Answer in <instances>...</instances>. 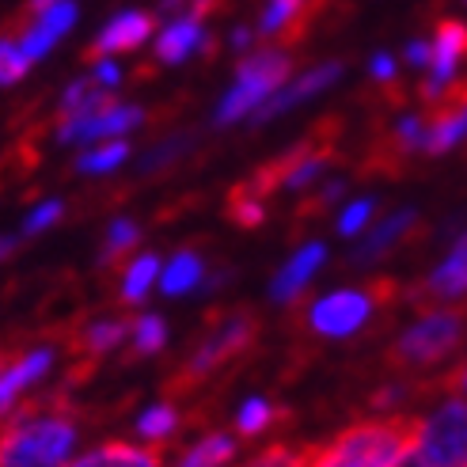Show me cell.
Segmentation results:
<instances>
[{"instance_id":"obj_1","label":"cell","mask_w":467,"mask_h":467,"mask_svg":"<svg viewBox=\"0 0 467 467\" xmlns=\"http://www.w3.org/2000/svg\"><path fill=\"white\" fill-rule=\"evenodd\" d=\"M77 449V422L61 400H35L0 430V467H65Z\"/></svg>"},{"instance_id":"obj_2","label":"cell","mask_w":467,"mask_h":467,"mask_svg":"<svg viewBox=\"0 0 467 467\" xmlns=\"http://www.w3.org/2000/svg\"><path fill=\"white\" fill-rule=\"evenodd\" d=\"M414 418H380L358 422L338 433L331 445L316 449L308 467H391V460L414 445Z\"/></svg>"},{"instance_id":"obj_3","label":"cell","mask_w":467,"mask_h":467,"mask_svg":"<svg viewBox=\"0 0 467 467\" xmlns=\"http://www.w3.org/2000/svg\"><path fill=\"white\" fill-rule=\"evenodd\" d=\"M293 73V54L282 50V46H270V50H259L240 61L236 68V84L228 88V96L221 99L213 122L217 126H232L240 119H251L254 110H259L277 88H285Z\"/></svg>"},{"instance_id":"obj_4","label":"cell","mask_w":467,"mask_h":467,"mask_svg":"<svg viewBox=\"0 0 467 467\" xmlns=\"http://www.w3.org/2000/svg\"><path fill=\"white\" fill-rule=\"evenodd\" d=\"M254 335H259V319H254L251 312L236 308V312H228L221 316L213 327H209V335L198 342V349L191 358H186V365L171 377L168 391H186V388H198L205 377H213L217 368H224L228 361H236L240 354H247Z\"/></svg>"},{"instance_id":"obj_5","label":"cell","mask_w":467,"mask_h":467,"mask_svg":"<svg viewBox=\"0 0 467 467\" xmlns=\"http://www.w3.org/2000/svg\"><path fill=\"white\" fill-rule=\"evenodd\" d=\"M395 293L400 289H395V282H388V277H377V282H368L365 289H338L308 308V327L323 338H346V335L361 331L368 316L380 305H388Z\"/></svg>"},{"instance_id":"obj_6","label":"cell","mask_w":467,"mask_h":467,"mask_svg":"<svg viewBox=\"0 0 467 467\" xmlns=\"http://www.w3.org/2000/svg\"><path fill=\"white\" fill-rule=\"evenodd\" d=\"M463 327H467L463 312H426L414 327H407V331L395 338L388 361L403 365V368L433 365V361H441L460 346Z\"/></svg>"},{"instance_id":"obj_7","label":"cell","mask_w":467,"mask_h":467,"mask_svg":"<svg viewBox=\"0 0 467 467\" xmlns=\"http://www.w3.org/2000/svg\"><path fill=\"white\" fill-rule=\"evenodd\" d=\"M414 449L433 467H467V400L441 403L414 430Z\"/></svg>"},{"instance_id":"obj_8","label":"cell","mask_w":467,"mask_h":467,"mask_svg":"<svg viewBox=\"0 0 467 467\" xmlns=\"http://www.w3.org/2000/svg\"><path fill=\"white\" fill-rule=\"evenodd\" d=\"M342 73H346V65H342V61H323V65L308 68V73H300L293 84L277 88L274 96L251 114V126H266V122H274V119H282V114H289L293 107L316 99L319 91H327L331 84H338V80H342Z\"/></svg>"},{"instance_id":"obj_9","label":"cell","mask_w":467,"mask_h":467,"mask_svg":"<svg viewBox=\"0 0 467 467\" xmlns=\"http://www.w3.org/2000/svg\"><path fill=\"white\" fill-rule=\"evenodd\" d=\"M54 368V349L35 346L27 354H0V418L19 407V395Z\"/></svg>"},{"instance_id":"obj_10","label":"cell","mask_w":467,"mask_h":467,"mask_svg":"<svg viewBox=\"0 0 467 467\" xmlns=\"http://www.w3.org/2000/svg\"><path fill=\"white\" fill-rule=\"evenodd\" d=\"M437 38H433V73L422 80V88H418V99H433L441 88L445 84H452L456 80V65L467 57V23H460V19H441L437 23V31H433Z\"/></svg>"},{"instance_id":"obj_11","label":"cell","mask_w":467,"mask_h":467,"mask_svg":"<svg viewBox=\"0 0 467 467\" xmlns=\"http://www.w3.org/2000/svg\"><path fill=\"white\" fill-rule=\"evenodd\" d=\"M149 35H156V12H122L114 16L107 27L96 35V42L84 50V61H103V57H114V54H130L137 46H145Z\"/></svg>"},{"instance_id":"obj_12","label":"cell","mask_w":467,"mask_h":467,"mask_svg":"<svg viewBox=\"0 0 467 467\" xmlns=\"http://www.w3.org/2000/svg\"><path fill=\"white\" fill-rule=\"evenodd\" d=\"M323 259H327V247L323 244H305L282 270L274 274L270 296L277 300V305H289V300H296L300 293L308 289V282L316 277V270L323 266Z\"/></svg>"},{"instance_id":"obj_13","label":"cell","mask_w":467,"mask_h":467,"mask_svg":"<svg viewBox=\"0 0 467 467\" xmlns=\"http://www.w3.org/2000/svg\"><path fill=\"white\" fill-rule=\"evenodd\" d=\"M414 296L418 300H460V296H467V232L452 244L449 259L426 277L422 289Z\"/></svg>"},{"instance_id":"obj_14","label":"cell","mask_w":467,"mask_h":467,"mask_svg":"<svg viewBox=\"0 0 467 467\" xmlns=\"http://www.w3.org/2000/svg\"><path fill=\"white\" fill-rule=\"evenodd\" d=\"M130 335H133V319H126V316H103V319L84 323L80 331L68 338V346H73V354H80L84 361H96V358L110 354L114 346H122Z\"/></svg>"},{"instance_id":"obj_15","label":"cell","mask_w":467,"mask_h":467,"mask_svg":"<svg viewBox=\"0 0 467 467\" xmlns=\"http://www.w3.org/2000/svg\"><path fill=\"white\" fill-rule=\"evenodd\" d=\"M418 228V209H400V213H391L388 221H380L377 228H372V236L354 251V266H365L372 259H380V254H388L391 247H400L414 236Z\"/></svg>"},{"instance_id":"obj_16","label":"cell","mask_w":467,"mask_h":467,"mask_svg":"<svg viewBox=\"0 0 467 467\" xmlns=\"http://www.w3.org/2000/svg\"><path fill=\"white\" fill-rule=\"evenodd\" d=\"M426 133H422V156H445L467 137V103L449 107V110H433L422 114Z\"/></svg>"},{"instance_id":"obj_17","label":"cell","mask_w":467,"mask_h":467,"mask_svg":"<svg viewBox=\"0 0 467 467\" xmlns=\"http://www.w3.org/2000/svg\"><path fill=\"white\" fill-rule=\"evenodd\" d=\"M114 103H119V99H114L96 77H80V80H73V84L65 88L57 122H68V119H91V114H99V110H107V107H114Z\"/></svg>"},{"instance_id":"obj_18","label":"cell","mask_w":467,"mask_h":467,"mask_svg":"<svg viewBox=\"0 0 467 467\" xmlns=\"http://www.w3.org/2000/svg\"><path fill=\"white\" fill-rule=\"evenodd\" d=\"M163 456L160 449H141V445H126V441H107L96 452H88L65 467H160Z\"/></svg>"},{"instance_id":"obj_19","label":"cell","mask_w":467,"mask_h":467,"mask_svg":"<svg viewBox=\"0 0 467 467\" xmlns=\"http://www.w3.org/2000/svg\"><path fill=\"white\" fill-rule=\"evenodd\" d=\"M205 42H209V35L202 31L198 19H175L171 27L156 38V61L179 65V61H186L191 54H198Z\"/></svg>"},{"instance_id":"obj_20","label":"cell","mask_w":467,"mask_h":467,"mask_svg":"<svg viewBox=\"0 0 467 467\" xmlns=\"http://www.w3.org/2000/svg\"><path fill=\"white\" fill-rule=\"evenodd\" d=\"M202 277H205V266H202V254L191 251V247H182L175 251V259L163 266V277H160V289L168 293V296H182V293H194L202 285Z\"/></svg>"},{"instance_id":"obj_21","label":"cell","mask_w":467,"mask_h":467,"mask_svg":"<svg viewBox=\"0 0 467 467\" xmlns=\"http://www.w3.org/2000/svg\"><path fill=\"white\" fill-rule=\"evenodd\" d=\"M141 240V228H137L130 217H114L107 228V240L99 251V270H126L130 266V251Z\"/></svg>"},{"instance_id":"obj_22","label":"cell","mask_w":467,"mask_h":467,"mask_svg":"<svg viewBox=\"0 0 467 467\" xmlns=\"http://www.w3.org/2000/svg\"><path fill=\"white\" fill-rule=\"evenodd\" d=\"M224 217L236 228H259L266 221V198L244 179V182L232 186L228 198H224Z\"/></svg>"},{"instance_id":"obj_23","label":"cell","mask_w":467,"mask_h":467,"mask_svg":"<svg viewBox=\"0 0 467 467\" xmlns=\"http://www.w3.org/2000/svg\"><path fill=\"white\" fill-rule=\"evenodd\" d=\"M160 277V259L152 251H145V254H137V259L122 270V293H119V300L126 308H137V305H145V296H149V289H152V282Z\"/></svg>"},{"instance_id":"obj_24","label":"cell","mask_w":467,"mask_h":467,"mask_svg":"<svg viewBox=\"0 0 467 467\" xmlns=\"http://www.w3.org/2000/svg\"><path fill=\"white\" fill-rule=\"evenodd\" d=\"M198 145V137L194 133H171L168 141H160L149 149V156L137 163V171L141 175H156V171H168L171 163H179L182 156H191V149Z\"/></svg>"},{"instance_id":"obj_25","label":"cell","mask_w":467,"mask_h":467,"mask_svg":"<svg viewBox=\"0 0 467 467\" xmlns=\"http://www.w3.org/2000/svg\"><path fill=\"white\" fill-rule=\"evenodd\" d=\"M232 456H236V437H228V433H209V437H202L198 445L182 456L179 467H224Z\"/></svg>"},{"instance_id":"obj_26","label":"cell","mask_w":467,"mask_h":467,"mask_svg":"<svg viewBox=\"0 0 467 467\" xmlns=\"http://www.w3.org/2000/svg\"><path fill=\"white\" fill-rule=\"evenodd\" d=\"M312 191H316V186H312ZM342 194H346V182H342V179L323 182L316 194H308L305 202H300V205L293 209V232H300V228H305L308 221H319V217H323L327 209H331V205H335Z\"/></svg>"},{"instance_id":"obj_27","label":"cell","mask_w":467,"mask_h":467,"mask_svg":"<svg viewBox=\"0 0 467 467\" xmlns=\"http://www.w3.org/2000/svg\"><path fill=\"white\" fill-rule=\"evenodd\" d=\"M133 152H130V141H99V149H88L80 160H77V171L80 175H103V171H114L119 163H126Z\"/></svg>"},{"instance_id":"obj_28","label":"cell","mask_w":467,"mask_h":467,"mask_svg":"<svg viewBox=\"0 0 467 467\" xmlns=\"http://www.w3.org/2000/svg\"><path fill=\"white\" fill-rule=\"evenodd\" d=\"M282 418H285V410L274 407L270 400H247L240 407V414H236V430H240V437H259L270 426L282 422Z\"/></svg>"},{"instance_id":"obj_29","label":"cell","mask_w":467,"mask_h":467,"mask_svg":"<svg viewBox=\"0 0 467 467\" xmlns=\"http://www.w3.org/2000/svg\"><path fill=\"white\" fill-rule=\"evenodd\" d=\"M182 422V414L171 407V403H160V407H149L141 418H137V433H141L145 441H152V445H163Z\"/></svg>"},{"instance_id":"obj_30","label":"cell","mask_w":467,"mask_h":467,"mask_svg":"<svg viewBox=\"0 0 467 467\" xmlns=\"http://www.w3.org/2000/svg\"><path fill=\"white\" fill-rule=\"evenodd\" d=\"M163 342H168V323L156 312H145L133 319V354L137 358H149V354H160Z\"/></svg>"},{"instance_id":"obj_31","label":"cell","mask_w":467,"mask_h":467,"mask_svg":"<svg viewBox=\"0 0 467 467\" xmlns=\"http://www.w3.org/2000/svg\"><path fill=\"white\" fill-rule=\"evenodd\" d=\"M312 456H316V449H308V445H266L263 452H254L244 467H308L312 463Z\"/></svg>"},{"instance_id":"obj_32","label":"cell","mask_w":467,"mask_h":467,"mask_svg":"<svg viewBox=\"0 0 467 467\" xmlns=\"http://www.w3.org/2000/svg\"><path fill=\"white\" fill-rule=\"evenodd\" d=\"M27 68H31V57L23 54L19 38H12V35H0V88H12V84H19L23 77H27Z\"/></svg>"},{"instance_id":"obj_33","label":"cell","mask_w":467,"mask_h":467,"mask_svg":"<svg viewBox=\"0 0 467 467\" xmlns=\"http://www.w3.org/2000/svg\"><path fill=\"white\" fill-rule=\"evenodd\" d=\"M224 8V0H160V16H171V19H205Z\"/></svg>"},{"instance_id":"obj_34","label":"cell","mask_w":467,"mask_h":467,"mask_svg":"<svg viewBox=\"0 0 467 467\" xmlns=\"http://www.w3.org/2000/svg\"><path fill=\"white\" fill-rule=\"evenodd\" d=\"M61 217H65V202H57V198L42 202L38 209H31V217H23V236H38V232L54 228Z\"/></svg>"},{"instance_id":"obj_35","label":"cell","mask_w":467,"mask_h":467,"mask_svg":"<svg viewBox=\"0 0 467 467\" xmlns=\"http://www.w3.org/2000/svg\"><path fill=\"white\" fill-rule=\"evenodd\" d=\"M372 213H377V198H361L354 205H346L342 217H338V232H342V236H358V232L368 224Z\"/></svg>"},{"instance_id":"obj_36","label":"cell","mask_w":467,"mask_h":467,"mask_svg":"<svg viewBox=\"0 0 467 467\" xmlns=\"http://www.w3.org/2000/svg\"><path fill=\"white\" fill-rule=\"evenodd\" d=\"M407 61L418 65V68H430V65H433V42L414 38V42L407 46Z\"/></svg>"},{"instance_id":"obj_37","label":"cell","mask_w":467,"mask_h":467,"mask_svg":"<svg viewBox=\"0 0 467 467\" xmlns=\"http://www.w3.org/2000/svg\"><path fill=\"white\" fill-rule=\"evenodd\" d=\"M372 80H377V84L395 80V61H391V54H377V57H372Z\"/></svg>"},{"instance_id":"obj_38","label":"cell","mask_w":467,"mask_h":467,"mask_svg":"<svg viewBox=\"0 0 467 467\" xmlns=\"http://www.w3.org/2000/svg\"><path fill=\"white\" fill-rule=\"evenodd\" d=\"M391 467H433V463H430V460H426L422 452H418V449L410 445V449H403L400 456L391 460Z\"/></svg>"},{"instance_id":"obj_39","label":"cell","mask_w":467,"mask_h":467,"mask_svg":"<svg viewBox=\"0 0 467 467\" xmlns=\"http://www.w3.org/2000/svg\"><path fill=\"white\" fill-rule=\"evenodd\" d=\"M91 77H96L103 88H114V84H119L122 80V73H119V65H110V61H99L96 65V73H91Z\"/></svg>"},{"instance_id":"obj_40","label":"cell","mask_w":467,"mask_h":467,"mask_svg":"<svg viewBox=\"0 0 467 467\" xmlns=\"http://www.w3.org/2000/svg\"><path fill=\"white\" fill-rule=\"evenodd\" d=\"M403 395H407V388H403V384H391V388H384V391L377 395V400H372V407H391V403H400Z\"/></svg>"},{"instance_id":"obj_41","label":"cell","mask_w":467,"mask_h":467,"mask_svg":"<svg viewBox=\"0 0 467 467\" xmlns=\"http://www.w3.org/2000/svg\"><path fill=\"white\" fill-rule=\"evenodd\" d=\"M251 27H236V31H232V50H236V54H244L247 50V46H251Z\"/></svg>"},{"instance_id":"obj_42","label":"cell","mask_w":467,"mask_h":467,"mask_svg":"<svg viewBox=\"0 0 467 467\" xmlns=\"http://www.w3.org/2000/svg\"><path fill=\"white\" fill-rule=\"evenodd\" d=\"M50 5H57V0H27V8H23V12H27V16H42Z\"/></svg>"},{"instance_id":"obj_43","label":"cell","mask_w":467,"mask_h":467,"mask_svg":"<svg viewBox=\"0 0 467 467\" xmlns=\"http://www.w3.org/2000/svg\"><path fill=\"white\" fill-rule=\"evenodd\" d=\"M16 244H19L16 236H0V263H5V259H8V254L16 251Z\"/></svg>"},{"instance_id":"obj_44","label":"cell","mask_w":467,"mask_h":467,"mask_svg":"<svg viewBox=\"0 0 467 467\" xmlns=\"http://www.w3.org/2000/svg\"><path fill=\"white\" fill-rule=\"evenodd\" d=\"M456 380H460V388L467 391V368H463V372H456Z\"/></svg>"}]
</instances>
